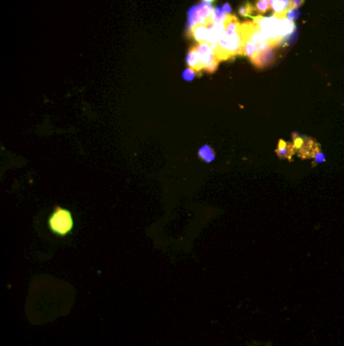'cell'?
Listing matches in <instances>:
<instances>
[{
  "label": "cell",
  "mask_w": 344,
  "mask_h": 346,
  "mask_svg": "<svg viewBox=\"0 0 344 346\" xmlns=\"http://www.w3.org/2000/svg\"><path fill=\"white\" fill-rule=\"evenodd\" d=\"M213 2H214V0H202V3H208V4H211Z\"/></svg>",
  "instance_id": "21"
},
{
  "label": "cell",
  "mask_w": 344,
  "mask_h": 346,
  "mask_svg": "<svg viewBox=\"0 0 344 346\" xmlns=\"http://www.w3.org/2000/svg\"><path fill=\"white\" fill-rule=\"evenodd\" d=\"M196 47L199 53L202 70L208 73H214L216 69L218 68L220 61L215 56V53L211 45H209L207 42H203V43H198Z\"/></svg>",
  "instance_id": "5"
},
{
  "label": "cell",
  "mask_w": 344,
  "mask_h": 346,
  "mask_svg": "<svg viewBox=\"0 0 344 346\" xmlns=\"http://www.w3.org/2000/svg\"><path fill=\"white\" fill-rule=\"evenodd\" d=\"M211 47L219 61H226L236 56H242L244 42L240 28L234 34H227L225 31L221 40L217 44L211 45Z\"/></svg>",
  "instance_id": "1"
},
{
  "label": "cell",
  "mask_w": 344,
  "mask_h": 346,
  "mask_svg": "<svg viewBox=\"0 0 344 346\" xmlns=\"http://www.w3.org/2000/svg\"><path fill=\"white\" fill-rule=\"evenodd\" d=\"M258 26L260 27L262 35L268 41L270 45L272 48L284 47V39L280 33V19L272 16V17H262V16H256L252 18Z\"/></svg>",
  "instance_id": "2"
},
{
  "label": "cell",
  "mask_w": 344,
  "mask_h": 346,
  "mask_svg": "<svg viewBox=\"0 0 344 346\" xmlns=\"http://www.w3.org/2000/svg\"><path fill=\"white\" fill-rule=\"evenodd\" d=\"M213 11V6L208 3H201L198 6L192 7L188 12V23L186 26V30L197 25H206Z\"/></svg>",
  "instance_id": "4"
},
{
  "label": "cell",
  "mask_w": 344,
  "mask_h": 346,
  "mask_svg": "<svg viewBox=\"0 0 344 346\" xmlns=\"http://www.w3.org/2000/svg\"><path fill=\"white\" fill-rule=\"evenodd\" d=\"M313 159H314V166L316 165V164H319V163H322V162H324L325 161V156H324V154L321 152V150H320V148L316 151V153L314 154V157H313Z\"/></svg>",
  "instance_id": "18"
},
{
  "label": "cell",
  "mask_w": 344,
  "mask_h": 346,
  "mask_svg": "<svg viewBox=\"0 0 344 346\" xmlns=\"http://www.w3.org/2000/svg\"><path fill=\"white\" fill-rule=\"evenodd\" d=\"M198 155L206 163H210V162H212L215 159V153H214L213 149L210 146H208V145L202 146L199 149Z\"/></svg>",
  "instance_id": "13"
},
{
  "label": "cell",
  "mask_w": 344,
  "mask_h": 346,
  "mask_svg": "<svg viewBox=\"0 0 344 346\" xmlns=\"http://www.w3.org/2000/svg\"><path fill=\"white\" fill-rule=\"evenodd\" d=\"M222 9H223V11L225 12V14L230 15V13H232V7H230V5H229V4H225V5L222 7Z\"/></svg>",
  "instance_id": "20"
},
{
  "label": "cell",
  "mask_w": 344,
  "mask_h": 346,
  "mask_svg": "<svg viewBox=\"0 0 344 346\" xmlns=\"http://www.w3.org/2000/svg\"><path fill=\"white\" fill-rule=\"evenodd\" d=\"M256 13V8L254 6H252L250 3L244 4V6H242L238 10V14L240 16L244 17V18H254V14Z\"/></svg>",
  "instance_id": "14"
},
{
  "label": "cell",
  "mask_w": 344,
  "mask_h": 346,
  "mask_svg": "<svg viewBox=\"0 0 344 346\" xmlns=\"http://www.w3.org/2000/svg\"><path fill=\"white\" fill-rule=\"evenodd\" d=\"M196 72L193 70V69H191V68H187L186 70H184V72H183V79L184 80H186V81H191V80H193L194 78H195V76H196Z\"/></svg>",
  "instance_id": "17"
},
{
  "label": "cell",
  "mask_w": 344,
  "mask_h": 346,
  "mask_svg": "<svg viewBox=\"0 0 344 346\" xmlns=\"http://www.w3.org/2000/svg\"><path fill=\"white\" fill-rule=\"evenodd\" d=\"M227 14H225V12L223 11L222 8H216L214 9L211 17L208 19L206 26H212L215 24H219V23H224L226 18H227Z\"/></svg>",
  "instance_id": "12"
},
{
  "label": "cell",
  "mask_w": 344,
  "mask_h": 346,
  "mask_svg": "<svg viewBox=\"0 0 344 346\" xmlns=\"http://www.w3.org/2000/svg\"><path fill=\"white\" fill-rule=\"evenodd\" d=\"M296 147L294 144L284 142V140H280L278 144V148L276 150V153L278 158L280 159H288L292 160V157L295 155Z\"/></svg>",
  "instance_id": "9"
},
{
  "label": "cell",
  "mask_w": 344,
  "mask_h": 346,
  "mask_svg": "<svg viewBox=\"0 0 344 346\" xmlns=\"http://www.w3.org/2000/svg\"><path fill=\"white\" fill-rule=\"evenodd\" d=\"M208 26L206 25H197L193 28L186 30V36L188 39L194 40L197 43H203L207 41L208 38Z\"/></svg>",
  "instance_id": "7"
},
{
  "label": "cell",
  "mask_w": 344,
  "mask_h": 346,
  "mask_svg": "<svg viewBox=\"0 0 344 346\" xmlns=\"http://www.w3.org/2000/svg\"><path fill=\"white\" fill-rule=\"evenodd\" d=\"M208 30L209 32H208V38L206 42L209 45H215L221 40V38L225 34V24L219 23V24L209 26Z\"/></svg>",
  "instance_id": "8"
},
{
  "label": "cell",
  "mask_w": 344,
  "mask_h": 346,
  "mask_svg": "<svg viewBox=\"0 0 344 346\" xmlns=\"http://www.w3.org/2000/svg\"><path fill=\"white\" fill-rule=\"evenodd\" d=\"M73 218L70 211L56 207L48 219V226L52 233L65 236L73 228Z\"/></svg>",
  "instance_id": "3"
},
{
  "label": "cell",
  "mask_w": 344,
  "mask_h": 346,
  "mask_svg": "<svg viewBox=\"0 0 344 346\" xmlns=\"http://www.w3.org/2000/svg\"><path fill=\"white\" fill-rule=\"evenodd\" d=\"M300 11L298 9H292V8H289V10L286 11V15H284V18L286 19H288L290 21H295L296 19H298L300 17Z\"/></svg>",
  "instance_id": "16"
},
{
  "label": "cell",
  "mask_w": 344,
  "mask_h": 346,
  "mask_svg": "<svg viewBox=\"0 0 344 346\" xmlns=\"http://www.w3.org/2000/svg\"><path fill=\"white\" fill-rule=\"evenodd\" d=\"M305 3V0H291V4H290V8L292 9H298L300 7H302Z\"/></svg>",
  "instance_id": "19"
},
{
  "label": "cell",
  "mask_w": 344,
  "mask_h": 346,
  "mask_svg": "<svg viewBox=\"0 0 344 346\" xmlns=\"http://www.w3.org/2000/svg\"><path fill=\"white\" fill-rule=\"evenodd\" d=\"M274 59V49L270 48L266 51H262L256 54L254 58H252L250 61L256 68H264L272 63Z\"/></svg>",
  "instance_id": "6"
},
{
  "label": "cell",
  "mask_w": 344,
  "mask_h": 346,
  "mask_svg": "<svg viewBox=\"0 0 344 346\" xmlns=\"http://www.w3.org/2000/svg\"><path fill=\"white\" fill-rule=\"evenodd\" d=\"M256 12L260 15H264L270 11V0H256Z\"/></svg>",
  "instance_id": "15"
},
{
  "label": "cell",
  "mask_w": 344,
  "mask_h": 346,
  "mask_svg": "<svg viewBox=\"0 0 344 346\" xmlns=\"http://www.w3.org/2000/svg\"><path fill=\"white\" fill-rule=\"evenodd\" d=\"M186 62L188 64V67L193 69L197 74H199L202 70V66H201V62H200V57H199V53L197 50L196 45L192 46L187 54L186 57Z\"/></svg>",
  "instance_id": "10"
},
{
  "label": "cell",
  "mask_w": 344,
  "mask_h": 346,
  "mask_svg": "<svg viewBox=\"0 0 344 346\" xmlns=\"http://www.w3.org/2000/svg\"><path fill=\"white\" fill-rule=\"evenodd\" d=\"M291 0H270V8L274 13L272 16L284 19L286 11L290 8Z\"/></svg>",
  "instance_id": "11"
}]
</instances>
